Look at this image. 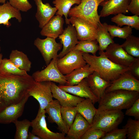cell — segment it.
I'll list each match as a JSON object with an SVG mask.
<instances>
[{
	"instance_id": "obj_1",
	"label": "cell",
	"mask_w": 139,
	"mask_h": 139,
	"mask_svg": "<svg viewBox=\"0 0 139 139\" xmlns=\"http://www.w3.org/2000/svg\"><path fill=\"white\" fill-rule=\"evenodd\" d=\"M35 81L32 76L0 72V111L18 103L29 94Z\"/></svg>"
},
{
	"instance_id": "obj_2",
	"label": "cell",
	"mask_w": 139,
	"mask_h": 139,
	"mask_svg": "<svg viewBox=\"0 0 139 139\" xmlns=\"http://www.w3.org/2000/svg\"><path fill=\"white\" fill-rule=\"evenodd\" d=\"M99 56L83 53V56L91 68L105 80L111 83L124 73L129 71L130 67L115 63L107 57L105 52L99 51Z\"/></svg>"
},
{
	"instance_id": "obj_3",
	"label": "cell",
	"mask_w": 139,
	"mask_h": 139,
	"mask_svg": "<svg viewBox=\"0 0 139 139\" xmlns=\"http://www.w3.org/2000/svg\"><path fill=\"white\" fill-rule=\"evenodd\" d=\"M139 98V92L123 90L105 93L99 102L97 111L127 109Z\"/></svg>"
},
{
	"instance_id": "obj_4",
	"label": "cell",
	"mask_w": 139,
	"mask_h": 139,
	"mask_svg": "<svg viewBox=\"0 0 139 139\" xmlns=\"http://www.w3.org/2000/svg\"><path fill=\"white\" fill-rule=\"evenodd\" d=\"M124 118V114L121 110H97L90 127L106 133L117 128Z\"/></svg>"
},
{
	"instance_id": "obj_5",
	"label": "cell",
	"mask_w": 139,
	"mask_h": 139,
	"mask_svg": "<svg viewBox=\"0 0 139 139\" xmlns=\"http://www.w3.org/2000/svg\"><path fill=\"white\" fill-rule=\"evenodd\" d=\"M107 0H81L77 6L70 8L68 14L70 17L74 16L82 19L93 24L96 28L101 22L98 8L100 3Z\"/></svg>"
},
{
	"instance_id": "obj_6",
	"label": "cell",
	"mask_w": 139,
	"mask_h": 139,
	"mask_svg": "<svg viewBox=\"0 0 139 139\" xmlns=\"http://www.w3.org/2000/svg\"><path fill=\"white\" fill-rule=\"evenodd\" d=\"M46 113L45 110H41L39 108L36 117L31 121L32 128L31 132L41 139H67L64 134L54 132L48 128Z\"/></svg>"
},
{
	"instance_id": "obj_7",
	"label": "cell",
	"mask_w": 139,
	"mask_h": 139,
	"mask_svg": "<svg viewBox=\"0 0 139 139\" xmlns=\"http://www.w3.org/2000/svg\"><path fill=\"white\" fill-rule=\"evenodd\" d=\"M58 58L52 59L44 69L34 72L32 76L36 82L49 81L66 85L67 82L65 75L59 70L57 65Z\"/></svg>"
},
{
	"instance_id": "obj_8",
	"label": "cell",
	"mask_w": 139,
	"mask_h": 139,
	"mask_svg": "<svg viewBox=\"0 0 139 139\" xmlns=\"http://www.w3.org/2000/svg\"><path fill=\"white\" fill-rule=\"evenodd\" d=\"M83 53L81 51L72 50L62 58H58L57 66L61 72L65 75L85 65L86 63L83 57Z\"/></svg>"
},
{
	"instance_id": "obj_9",
	"label": "cell",
	"mask_w": 139,
	"mask_h": 139,
	"mask_svg": "<svg viewBox=\"0 0 139 139\" xmlns=\"http://www.w3.org/2000/svg\"><path fill=\"white\" fill-rule=\"evenodd\" d=\"M34 44L40 52L47 65L52 59L58 58V52L63 47L61 44L56 42L55 39L49 37L44 39L37 38Z\"/></svg>"
},
{
	"instance_id": "obj_10",
	"label": "cell",
	"mask_w": 139,
	"mask_h": 139,
	"mask_svg": "<svg viewBox=\"0 0 139 139\" xmlns=\"http://www.w3.org/2000/svg\"><path fill=\"white\" fill-rule=\"evenodd\" d=\"M51 82H37L35 81L33 86L30 89L28 94L38 102L39 108L45 110L48 103L53 99L51 89Z\"/></svg>"
},
{
	"instance_id": "obj_11",
	"label": "cell",
	"mask_w": 139,
	"mask_h": 139,
	"mask_svg": "<svg viewBox=\"0 0 139 139\" xmlns=\"http://www.w3.org/2000/svg\"><path fill=\"white\" fill-rule=\"evenodd\" d=\"M108 58L117 64L129 67L138 58L127 53L121 45L114 42L109 45L105 50Z\"/></svg>"
},
{
	"instance_id": "obj_12",
	"label": "cell",
	"mask_w": 139,
	"mask_h": 139,
	"mask_svg": "<svg viewBox=\"0 0 139 139\" xmlns=\"http://www.w3.org/2000/svg\"><path fill=\"white\" fill-rule=\"evenodd\" d=\"M69 20L70 23L75 28L79 41L96 39L97 29L92 24L76 16H71Z\"/></svg>"
},
{
	"instance_id": "obj_13",
	"label": "cell",
	"mask_w": 139,
	"mask_h": 139,
	"mask_svg": "<svg viewBox=\"0 0 139 139\" xmlns=\"http://www.w3.org/2000/svg\"><path fill=\"white\" fill-rule=\"evenodd\" d=\"M118 90L139 92V80L132 75L128 71H127L112 82L106 89L105 93Z\"/></svg>"
},
{
	"instance_id": "obj_14",
	"label": "cell",
	"mask_w": 139,
	"mask_h": 139,
	"mask_svg": "<svg viewBox=\"0 0 139 139\" xmlns=\"http://www.w3.org/2000/svg\"><path fill=\"white\" fill-rule=\"evenodd\" d=\"M25 97L20 102L11 105L0 111V124L14 123L22 115L25 104L30 97Z\"/></svg>"
},
{
	"instance_id": "obj_15",
	"label": "cell",
	"mask_w": 139,
	"mask_h": 139,
	"mask_svg": "<svg viewBox=\"0 0 139 139\" xmlns=\"http://www.w3.org/2000/svg\"><path fill=\"white\" fill-rule=\"evenodd\" d=\"M58 37L63 46L62 51L58 55V58H60L72 50L79 41L75 27L70 24L68 25L62 34Z\"/></svg>"
},
{
	"instance_id": "obj_16",
	"label": "cell",
	"mask_w": 139,
	"mask_h": 139,
	"mask_svg": "<svg viewBox=\"0 0 139 139\" xmlns=\"http://www.w3.org/2000/svg\"><path fill=\"white\" fill-rule=\"evenodd\" d=\"M131 0H107L101 2L100 5L102 7L100 16L106 17L110 15L120 13L125 14L128 12V5Z\"/></svg>"
},
{
	"instance_id": "obj_17",
	"label": "cell",
	"mask_w": 139,
	"mask_h": 139,
	"mask_svg": "<svg viewBox=\"0 0 139 139\" xmlns=\"http://www.w3.org/2000/svg\"><path fill=\"white\" fill-rule=\"evenodd\" d=\"M61 106L57 100H53L45 110L48 115V120L51 123H55L61 132L67 134L69 129L64 122L61 113Z\"/></svg>"
},
{
	"instance_id": "obj_18",
	"label": "cell",
	"mask_w": 139,
	"mask_h": 139,
	"mask_svg": "<svg viewBox=\"0 0 139 139\" xmlns=\"http://www.w3.org/2000/svg\"><path fill=\"white\" fill-rule=\"evenodd\" d=\"M51 89L53 97L58 101L62 107L76 106L78 103L84 99L70 94L60 89L53 82H51Z\"/></svg>"
},
{
	"instance_id": "obj_19",
	"label": "cell",
	"mask_w": 139,
	"mask_h": 139,
	"mask_svg": "<svg viewBox=\"0 0 139 139\" xmlns=\"http://www.w3.org/2000/svg\"><path fill=\"white\" fill-rule=\"evenodd\" d=\"M58 86L63 90L73 95L90 99L94 104L98 102V99L90 89L86 78L76 85L72 86L60 85Z\"/></svg>"
},
{
	"instance_id": "obj_20",
	"label": "cell",
	"mask_w": 139,
	"mask_h": 139,
	"mask_svg": "<svg viewBox=\"0 0 139 139\" xmlns=\"http://www.w3.org/2000/svg\"><path fill=\"white\" fill-rule=\"evenodd\" d=\"M86 79L91 91L97 98L99 102L111 82L105 80L94 71Z\"/></svg>"
},
{
	"instance_id": "obj_21",
	"label": "cell",
	"mask_w": 139,
	"mask_h": 139,
	"mask_svg": "<svg viewBox=\"0 0 139 139\" xmlns=\"http://www.w3.org/2000/svg\"><path fill=\"white\" fill-rule=\"evenodd\" d=\"M64 23L62 16L58 15L54 16L42 28L40 34L56 39L63 33Z\"/></svg>"
},
{
	"instance_id": "obj_22",
	"label": "cell",
	"mask_w": 139,
	"mask_h": 139,
	"mask_svg": "<svg viewBox=\"0 0 139 139\" xmlns=\"http://www.w3.org/2000/svg\"><path fill=\"white\" fill-rule=\"evenodd\" d=\"M37 7L35 17L39 23V27L42 29L54 16L57 10L49 3H43L42 0H34Z\"/></svg>"
},
{
	"instance_id": "obj_23",
	"label": "cell",
	"mask_w": 139,
	"mask_h": 139,
	"mask_svg": "<svg viewBox=\"0 0 139 139\" xmlns=\"http://www.w3.org/2000/svg\"><path fill=\"white\" fill-rule=\"evenodd\" d=\"M91 125L80 114L77 113L74 120L67 134V139H80Z\"/></svg>"
},
{
	"instance_id": "obj_24",
	"label": "cell",
	"mask_w": 139,
	"mask_h": 139,
	"mask_svg": "<svg viewBox=\"0 0 139 139\" xmlns=\"http://www.w3.org/2000/svg\"><path fill=\"white\" fill-rule=\"evenodd\" d=\"M14 18L19 22H21L22 18L20 11L13 7L8 1L0 5V24L9 27L11 25L9 20Z\"/></svg>"
},
{
	"instance_id": "obj_25",
	"label": "cell",
	"mask_w": 139,
	"mask_h": 139,
	"mask_svg": "<svg viewBox=\"0 0 139 139\" xmlns=\"http://www.w3.org/2000/svg\"><path fill=\"white\" fill-rule=\"evenodd\" d=\"M93 72L90 68L89 65L86 64L84 66L76 69L70 73L65 75L67 82L66 85L72 86L76 85Z\"/></svg>"
},
{
	"instance_id": "obj_26",
	"label": "cell",
	"mask_w": 139,
	"mask_h": 139,
	"mask_svg": "<svg viewBox=\"0 0 139 139\" xmlns=\"http://www.w3.org/2000/svg\"><path fill=\"white\" fill-rule=\"evenodd\" d=\"M108 24L100 23L97 28L96 40L99 43V51H104L110 44L114 42L107 29Z\"/></svg>"
},
{
	"instance_id": "obj_27",
	"label": "cell",
	"mask_w": 139,
	"mask_h": 139,
	"mask_svg": "<svg viewBox=\"0 0 139 139\" xmlns=\"http://www.w3.org/2000/svg\"><path fill=\"white\" fill-rule=\"evenodd\" d=\"M92 100L84 99L79 103L76 106L77 113L81 114L91 125L97 110Z\"/></svg>"
},
{
	"instance_id": "obj_28",
	"label": "cell",
	"mask_w": 139,
	"mask_h": 139,
	"mask_svg": "<svg viewBox=\"0 0 139 139\" xmlns=\"http://www.w3.org/2000/svg\"><path fill=\"white\" fill-rule=\"evenodd\" d=\"M9 59L17 67L21 70L29 72L30 70L31 63L27 55L17 50L12 51Z\"/></svg>"
},
{
	"instance_id": "obj_29",
	"label": "cell",
	"mask_w": 139,
	"mask_h": 139,
	"mask_svg": "<svg viewBox=\"0 0 139 139\" xmlns=\"http://www.w3.org/2000/svg\"><path fill=\"white\" fill-rule=\"evenodd\" d=\"M81 0H54L53 3L57 10L56 15L62 16L64 15L66 24H70L69 19L68 18V14L72 6L75 4H79Z\"/></svg>"
},
{
	"instance_id": "obj_30",
	"label": "cell",
	"mask_w": 139,
	"mask_h": 139,
	"mask_svg": "<svg viewBox=\"0 0 139 139\" xmlns=\"http://www.w3.org/2000/svg\"><path fill=\"white\" fill-rule=\"evenodd\" d=\"M111 21L120 27L125 25L137 30H139L138 16L134 15L133 16H127L120 13L112 17L111 19Z\"/></svg>"
},
{
	"instance_id": "obj_31",
	"label": "cell",
	"mask_w": 139,
	"mask_h": 139,
	"mask_svg": "<svg viewBox=\"0 0 139 139\" xmlns=\"http://www.w3.org/2000/svg\"><path fill=\"white\" fill-rule=\"evenodd\" d=\"M126 41L121 45L128 54L134 57H139V38L132 34L129 35Z\"/></svg>"
},
{
	"instance_id": "obj_32",
	"label": "cell",
	"mask_w": 139,
	"mask_h": 139,
	"mask_svg": "<svg viewBox=\"0 0 139 139\" xmlns=\"http://www.w3.org/2000/svg\"><path fill=\"white\" fill-rule=\"evenodd\" d=\"M98 43L96 40L79 41V43L73 50H80L84 53H91L93 55H96L99 49Z\"/></svg>"
},
{
	"instance_id": "obj_33",
	"label": "cell",
	"mask_w": 139,
	"mask_h": 139,
	"mask_svg": "<svg viewBox=\"0 0 139 139\" xmlns=\"http://www.w3.org/2000/svg\"><path fill=\"white\" fill-rule=\"evenodd\" d=\"M13 123L16 128L14 139H28L29 129L31 126V121L27 119L21 121L17 120Z\"/></svg>"
},
{
	"instance_id": "obj_34",
	"label": "cell",
	"mask_w": 139,
	"mask_h": 139,
	"mask_svg": "<svg viewBox=\"0 0 139 139\" xmlns=\"http://www.w3.org/2000/svg\"><path fill=\"white\" fill-rule=\"evenodd\" d=\"M0 72L17 75H25L28 74L27 72L19 69L9 59L6 58L2 59L0 66Z\"/></svg>"
},
{
	"instance_id": "obj_35",
	"label": "cell",
	"mask_w": 139,
	"mask_h": 139,
	"mask_svg": "<svg viewBox=\"0 0 139 139\" xmlns=\"http://www.w3.org/2000/svg\"><path fill=\"white\" fill-rule=\"evenodd\" d=\"M107 29L113 39L114 37H117L125 39L132 33V28L128 25L121 28L115 25L108 24Z\"/></svg>"
},
{
	"instance_id": "obj_36",
	"label": "cell",
	"mask_w": 139,
	"mask_h": 139,
	"mask_svg": "<svg viewBox=\"0 0 139 139\" xmlns=\"http://www.w3.org/2000/svg\"><path fill=\"white\" fill-rule=\"evenodd\" d=\"M123 128L126 129V136L128 139H139V120L129 118Z\"/></svg>"
},
{
	"instance_id": "obj_37",
	"label": "cell",
	"mask_w": 139,
	"mask_h": 139,
	"mask_svg": "<svg viewBox=\"0 0 139 139\" xmlns=\"http://www.w3.org/2000/svg\"><path fill=\"white\" fill-rule=\"evenodd\" d=\"M77 113L76 106L61 107V113L62 119L69 129L73 124Z\"/></svg>"
},
{
	"instance_id": "obj_38",
	"label": "cell",
	"mask_w": 139,
	"mask_h": 139,
	"mask_svg": "<svg viewBox=\"0 0 139 139\" xmlns=\"http://www.w3.org/2000/svg\"><path fill=\"white\" fill-rule=\"evenodd\" d=\"M127 133L126 128L119 129L116 128L106 133L101 139H125Z\"/></svg>"
},
{
	"instance_id": "obj_39",
	"label": "cell",
	"mask_w": 139,
	"mask_h": 139,
	"mask_svg": "<svg viewBox=\"0 0 139 139\" xmlns=\"http://www.w3.org/2000/svg\"><path fill=\"white\" fill-rule=\"evenodd\" d=\"M106 133L105 132L101 130L90 127L82 136L80 139H101Z\"/></svg>"
},
{
	"instance_id": "obj_40",
	"label": "cell",
	"mask_w": 139,
	"mask_h": 139,
	"mask_svg": "<svg viewBox=\"0 0 139 139\" xmlns=\"http://www.w3.org/2000/svg\"><path fill=\"white\" fill-rule=\"evenodd\" d=\"M10 4L13 7L23 12H27L32 7L28 0H8Z\"/></svg>"
},
{
	"instance_id": "obj_41",
	"label": "cell",
	"mask_w": 139,
	"mask_h": 139,
	"mask_svg": "<svg viewBox=\"0 0 139 139\" xmlns=\"http://www.w3.org/2000/svg\"><path fill=\"white\" fill-rule=\"evenodd\" d=\"M125 115L133 117L136 120H139V98L135 101L131 107L127 109Z\"/></svg>"
},
{
	"instance_id": "obj_42",
	"label": "cell",
	"mask_w": 139,
	"mask_h": 139,
	"mask_svg": "<svg viewBox=\"0 0 139 139\" xmlns=\"http://www.w3.org/2000/svg\"><path fill=\"white\" fill-rule=\"evenodd\" d=\"M128 10L134 15H139V0H131Z\"/></svg>"
},
{
	"instance_id": "obj_43",
	"label": "cell",
	"mask_w": 139,
	"mask_h": 139,
	"mask_svg": "<svg viewBox=\"0 0 139 139\" xmlns=\"http://www.w3.org/2000/svg\"><path fill=\"white\" fill-rule=\"evenodd\" d=\"M128 71L135 78L139 80V59L138 58L129 67Z\"/></svg>"
},
{
	"instance_id": "obj_44",
	"label": "cell",
	"mask_w": 139,
	"mask_h": 139,
	"mask_svg": "<svg viewBox=\"0 0 139 139\" xmlns=\"http://www.w3.org/2000/svg\"><path fill=\"white\" fill-rule=\"evenodd\" d=\"M28 139H41L38 136L36 135L31 132L28 133Z\"/></svg>"
},
{
	"instance_id": "obj_45",
	"label": "cell",
	"mask_w": 139,
	"mask_h": 139,
	"mask_svg": "<svg viewBox=\"0 0 139 139\" xmlns=\"http://www.w3.org/2000/svg\"><path fill=\"white\" fill-rule=\"evenodd\" d=\"M3 55L2 54H0V66L2 60Z\"/></svg>"
},
{
	"instance_id": "obj_46",
	"label": "cell",
	"mask_w": 139,
	"mask_h": 139,
	"mask_svg": "<svg viewBox=\"0 0 139 139\" xmlns=\"http://www.w3.org/2000/svg\"><path fill=\"white\" fill-rule=\"evenodd\" d=\"M7 0H0V3L4 4L5 3Z\"/></svg>"
},
{
	"instance_id": "obj_47",
	"label": "cell",
	"mask_w": 139,
	"mask_h": 139,
	"mask_svg": "<svg viewBox=\"0 0 139 139\" xmlns=\"http://www.w3.org/2000/svg\"><path fill=\"white\" fill-rule=\"evenodd\" d=\"M1 47H0V52H1Z\"/></svg>"
}]
</instances>
